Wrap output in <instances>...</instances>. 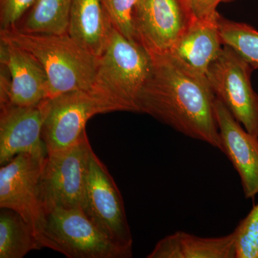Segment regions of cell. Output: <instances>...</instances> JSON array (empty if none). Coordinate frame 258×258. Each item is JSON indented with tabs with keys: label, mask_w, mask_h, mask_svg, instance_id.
<instances>
[{
	"label": "cell",
	"mask_w": 258,
	"mask_h": 258,
	"mask_svg": "<svg viewBox=\"0 0 258 258\" xmlns=\"http://www.w3.org/2000/svg\"><path fill=\"white\" fill-rule=\"evenodd\" d=\"M150 72L136 107L176 132L222 150L215 113L216 97L205 75L171 52L151 55Z\"/></svg>",
	"instance_id": "cell-1"
},
{
	"label": "cell",
	"mask_w": 258,
	"mask_h": 258,
	"mask_svg": "<svg viewBox=\"0 0 258 258\" xmlns=\"http://www.w3.org/2000/svg\"><path fill=\"white\" fill-rule=\"evenodd\" d=\"M0 37L25 49L40 62L48 79L50 98L92 88L98 57L85 50L69 33H28L15 27L1 30Z\"/></svg>",
	"instance_id": "cell-2"
},
{
	"label": "cell",
	"mask_w": 258,
	"mask_h": 258,
	"mask_svg": "<svg viewBox=\"0 0 258 258\" xmlns=\"http://www.w3.org/2000/svg\"><path fill=\"white\" fill-rule=\"evenodd\" d=\"M151 54L112 25L104 50L98 57L91 90L116 111L137 112L136 102L152 67Z\"/></svg>",
	"instance_id": "cell-3"
},
{
	"label": "cell",
	"mask_w": 258,
	"mask_h": 258,
	"mask_svg": "<svg viewBox=\"0 0 258 258\" xmlns=\"http://www.w3.org/2000/svg\"><path fill=\"white\" fill-rule=\"evenodd\" d=\"M42 248L69 258H128L132 251L106 235L82 208H55L45 212L37 234Z\"/></svg>",
	"instance_id": "cell-4"
},
{
	"label": "cell",
	"mask_w": 258,
	"mask_h": 258,
	"mask_svg": "<svg viewBox=\"0 0 258 258\" xmlns=\"http://www.w3.org/2000/svg\"><path fill=\"white\" fill-rule=\"evenodd\" d=\"M115 111L111 103L92 90L69 91L47 98L42 125L47 155L77 144L86 133L88 120L94 115Z\"/></svg>",
	"instance_id": "cell-5"
},
{
	"label": "cell",
	"mask_w": 258,
	"mask_h": 258,
	"mask_svg": "<svg viewBox=\"0 0 258 258\" xmlns=\"http://www.w3.org/2000/svg\"><path fill=\"white\" fill-rule=\"evenodd\" d=\"M93 152L86 133L73 147L47 155L40 179L45 212L58 208H81Z\"/></svg>",
	"instance_id": "cell-6"
},
{
	"label": "cell",
	"mask_w": 258,
	"mask_h": 258,
	"mask_svg": "<svg viewBox=\"0 0 258 258\" xmlns=\"http://www.w3.org/2000/svg\"><path fill=\"white\" fill-rule=\"evenodd\" d=\"M252 71L233 49L224 45L206 76L217 99L246 131L258 137V95L251 82Z\"/></svg>",
	"instance_id": "cell-7"
},
{
	"label": "cell",
	"mask_w": 258,
	"mask_h": 258,
	"mask_svg": "<svg viewBox=\"0 0 258 258\" xmlns=\"http://www.w3.org/2000/svg\"><path fill=\"white\" fill-rule=\"evenodd\" d=\"M81 208L115 243L132 251L133 238L121 194L94 152L91 154Z\"/></svg>",
	"instance_id": "cell-8"
},
{
	"label": "cell",
	"mask_w": 258,
	"mask_h": 258,
	"mask_svg": "<svg viewBox=\"0 0 258 258\" xmlns=\"http://www.w3.org/2000/svg\"><path fill=\"white\" fill-rule=\"evenodd\" d=\"M45 160L20 154L0 168V208L19 214L36 235L45 215L40 196Z\"/></svg>",
	"instance_id": "cell-9"
},
{
	"label": "cell",
	"mask_w": 258,
	"mask_h": 258,
	"mask_svg": "<svg viewBox=\"0 0 258 258\" xmlns=\"http://www.w3.org/2000/svg\"><path fill=\"white\" fill-rule=\"evenodd\" d=\"M193 19L186 0H137V41L151 55L170 52Z\"/></svg>",
	"instance_id": "cell-10"
},
{
	"label": "cell",
	"mask_w": 258,
	"mask_h": 258,
	"mask_svg": "<svg viewBox=\"0 0 258 258\" xmlns=\"http://www.w3.org/2000/svg\"><path fill=\"white\" fill-rule=\"evenodd\" d=\"M47 99L32 106L1 107L0 165H4L20 154L46 159L47 150L42 139V125Z\"/></svg>",
	"instance_id": "cell-11"
},
{
	"label": "cell",
	"mask_w": 258,
	"mask_h": 258,
	"mask_svg": "<svg viewBox=\"0 0 258 258\" xmlns=\"http://www.w3.org/2000/svg\"><path fill=\"white\" fill-rule=\"evenodd\" d=\"M1 64L8 69L10 79L8 94L0 101L1 107L35 106L50 98L46 73L28 51L1 38Z\"/></svg>",
	"instance_id": "cell-12"
},
{
	"label": "cell",
	"mask_w": 258,
	"mask_h": 258,
	"mask_svg": "<svg viewBox=\"0 0 258 258\" xmlns=\"http://www.w3.org/2000/svg\"><path fill=\"white\" fill-rule=\"evenodd\" d=\"M215 113L222 152L238 173L245 198H253L258 194V137L246 131L217 98Z\"/></svg>",
	"instance_id": "cell-13"
},
{
	"label": "cell",
	"mask_w": 258,
	"mask_h": 258,
	"mask_svg": "<svg viewBox=\"0 0 258 258\" xmlns=\"http://www.w3.org/2000/svg\"><path fill=\"white\" fill-rule=\"evenodd\" d=\"M220 15L217 13L208 18H194L170 52L194 71L205 76L224 46L219 28Z\"/></svg>",
	"instance_id": "cell-14"
},
{
	"label": "cell",
	"mask_w": 258,
	"mask_h": 258,
	"mask_svg": "<svg viewBox=\"0 0 258 258\" xmlns=\"http://www.w3.org/2000/svg\"><path fill=\"white\" fill-rule=\"evenodd\" d=\"M236 232L220 237H201L176 232L161 239L147 258H235Z\"/></svg>",
	"instance_id": "cell-15"
},
{
	"label": "cell",
	"mask_w": 258,
	"mask_h": 258,
	"mask_svg": "<svg viewBox=\"0 0 258 258\" xmlns=\"http://www.w3.org/2000/svg\"><path fill=\"white\" fill-rule=\"evenodd\" d=\"M111 27L101 0H72L68 33L88 52L101 55Z\"/></svg>",
	"instance_id": "cell-16"
},
{
	"label": "cell",
	"mask_w": 258,
	"mask_h": 258,
	"mask_svg": "<svg viewBox=\"0 0 258 258\" xmlns=\"http://www.w3.org/2000/svg\"><path fill=\"white\" fill-rule=\"evenodd\" d=\"M42 249L31 226L13 210L0 211V258H23Z\"/></svg>",
	"instance_id": "cell-17"
},
{
	"label": "cell",
	"mask_w": 258,
	"mask_h": 258,
	"mask_svg": "<svg viewBox=\"0 0 258 258\" xmlns=\"http://www.w3.org/2000/svg\"><path fill=\"white\" fill-rule=\"evenodd\" d=\"M72 0H35L21 31L33 34L68 33Z\"/></svg>",
	"instance_id": "cell-18"
},
{
	"label": "cell",
	"mask_w": 258,
	"mask_h": 258,
	"mask_svg": "<svg viewBox=\"0 0 258 258\" xmlns=\"http://www.w3.org/2000/svg\"><path fill=\"white\" fill-rule=\"evenodd\" d=\"M219 28L223 45L233 49L254 69H258V31L246 23L219 17Z\"/></svg>",
	"instance_id": "cell-19"
},
{
	"label": "cell",
	"mask_w": 258,
	"mask_h": 258,
	"mask_svg": "<svg viewBox=\"0 0 258 258\" xmlns=\"http://www.w3.org/2000/svg\"><path fill=\"white\" fill-rule=\"evenodd\" d=\"M101 2L113 28L128 40L138 42L134 25V13L137 0H101Z\"/></svg>",
	"instance_id": "cell-20"
},
{
	"label": "cell",
	"mask_w": 258,
	"mask_h": 258,
	"mask_svg": "<svg viewBox=\"0 0 258 258\" xmlns=\"http://www.w3.org/2000/svg\"><path fill=\"white\" fill-rule=\"evenodd\" d=\"M235 258H258V203L235 228Z\"/></svg>",
	"instance_id": "cell-21"
},
{
	"label": "cell",
	"mask_w": 258,
	"mask_h": 258,
	"mask_svg": "<svg viewBox=\"0 0 258 258\" xmlns=\"http://www.w3.org/2000/svg\"><path fill=\"white\" fill-rule=\"evenodd\" d=\"M35 2V0H0L1 30L15 28L16 23Z\"/></svg>",
	"instance_id": "cell-22"
},
{
	"label": "cell",
	"mask_w": 258,
	"mask_h": 258,
	"mask_svg": "<svg viewBox=\"0 0 258 258\" xmlns=\"http://www.w3.org/2000/svg\"><path fill=\"white\" fill-rule=\"evenodd\" d=\"M235 0H186L194 18H204L216 14L219 5Z\"/></svg>",
	"instance_id": "cell-23"
}]
</instances>
